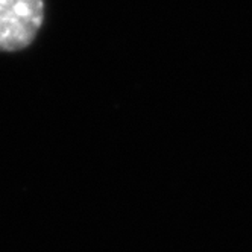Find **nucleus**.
<instances>
[{"mask_svg": "<svg viewBox=\"0 0 252 252\" xmlns=\"http://www.w3.org/2000/svg\"><path fill=\"white\" fill-rule=\"evenodd\" d=\"M44 22V0H0V52L32 44Z\"/></svg>", "mask_w": 252, "mask_h": 252, "instance_id": "nucleus-1", "label": "nucleus"}]
</instances>
